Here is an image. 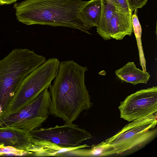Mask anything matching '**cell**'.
Segmentation results:
<instances>
[{
	"instance_id": "cell-1",
	"label": "cell",
	"mask_w": 157,
	"mask_h": 157,
	"mask_svg": "<svg viewBox=\"0 0 157 157\" xmlns=\"http://www.w3.org/2000/svg\"><path fill=\"white\" fill-rule=\"evenodd\" d=\"M87 70L86 66L73 60L60 62L58 74L49 87L51 114L71 123L93 106L85 83Z\"/></svg>"
},
{
	"instance_id": "cell-2",
	"label": "cell",
	"mask_w": 157,
	"mask_h": 157,
	"mask_svg": "<svg viewBox=\"0 0 157 157\" xmlns=\"http://www.w3.org/2000/svg\"><path fill=\"white\" fill-rule=\"evenodd\" d=\"M87 1L82 0H25L13 7L17 20L26 25L62 26L88 34L90 29L79 12Z\"/></svg>"
},
{
	"instance_id": "cell-3",
	"label": "cell",
	"mask_w": 157,
	"mask_h": 157,
	"mask_svg": "<svg viewBox=\"0 0 157 157\" xmlns=\"http://www.w3.org/2000/svg\"><path fill=\"white\" fill-rule=\"evenodd\" d=\"M46 60L44 56L27 48L13 49L0 60V113L5 109L24 79Z\"/></svg>"
},
{
	"instance_id": "cell-4",
	"label": "cell",
	"mask_w": 157,
	"mask_h": 157,
	"mask_svg": "<svg viewBox=\"0 0 157 157\" xmlns=\"http://www.w3.org/2000/svg\"><path fill=\"white\" fill-rule=\"evenodd\" d=\"M60 63L57 58H49L29 74L0 115L19 110L34 100L45 89L48 88L58 74Z\"/></svg>"
},
{
	"instance_id": "cell-5",
	"label": "cell",
	"mask_w": 157,
	"mask_h": 157,
	"mask_svg": "<svg viewBox=\"0 0 157 157\" xmlns=\"http://www.w3.org/2000/svg\"><path fill=\"white\" fill-rule=\"evenodd\" d=\"M157 113L134 120L126 124L105 142L112 146L117 154L147 144L157 134Z\"/></svg>"
},
{
	"instance_id": "cell-6",
	"label": "cell",
	"mask_w": 157,
	"mask_h": 157,
	"mask_svg": "<svg viewBox=\"0 0 157 157\" xmlns=\"http://www.w3.org/2000/svg\"><path fill=\"white\" fill-rule=\"evenodd\" d=\"M50 114V95L47 88L19 110L0 115V127H11L30 132L40 127Z\"/></svg>"
},
{
	"instance_id": "cell-7",
	"label": "cell",
	"mask_w": 157,
	"mask_h": 157,
	"mask_svg": "<svg viewBox=\"0 0 157 157\" xmlns=\"http://www.w3.org/2000/svg\"><path fill=\"white\" fill-rule=\"evenodd\" d=\"M30 133L34 138L48 140L65 148L78 147L93 137L90 132L73 123L53 127H40Z\"/></svg>"
},
{
	"instance_id": "cell-8",
	"label": "cell",
	"mask_w": 157,
	"mask_h": 157,
	"mask_svg": "<svg viewBox=\"0 0 157 157\" xmlns=\"http://www.w3.org/2000/svg\"><path fill=\"white\" fill-rule=\"evenodd\" d=\"M120 117L130 122L157 111V86L136 91L118 107Z\"/></svg>"
},
{
	"instance_id": "cell-9",
	"label": "cell",
	"mask_w": 157,
	"mask_h": 157,
	"mask_svg": "<svg viewBox=\"0 0 157 157\" xmlns=\"http://www.w3.org/2000/svg\"><path fill=\"white\" fill-rule=\"evenodd\" d=\"M32 138L29 132L11 127H0V148L10 147L29 152Z\"/></svg>"
},
{
	"instance_id": "cell-10",
	"label": "cell",
	"mask_w": 157,
	"mask_h": 157,
	"mask_svg": "<svg viewBox=\"0 0 157 157\" xmlns=\"http://www.w3.org/2000/svg\"><path fill=\"white\" fill-rule=\"evenodd\" d=\"M31 145L28 151L31 153V156L61 157L62 154L69 151L78 148L90 147L86 144L70 148L62 147L57 144L46 140L39 139L32 137Z\"/></svg>"
},
{
	"instance_id": "cell-11",
	"label": "cell",
	"mask_w": 157,
	"mask_h": 157,
	"mask_svg": "<svg viewBox=\"0 0 157 157\" xmlns=\"http://www.w3.org/2000/svg\"><path fill=\"white\" fill-rule=\"evenodd\" d=\"M115 73L122 82L129 83L133 85L139 83L147 84L150 77L148 72L137 68L133 62L128 63L116 70Z\"/></svg>"
},
{
	"instance_id": "cell-12",
	"label": "cell",
	"mask_w": 157,
	"mask_h": 157,
	"mask_svg": "<svg viewBox=\"0 0 157 157\" xmlns=\"http://www.w3.org/2000/svg\"><path fill=\"white\" fill-rule=\"evenodd\" d=\"M114 154H116V152L113 147L103 141L91 145L90 149L78 148L63 153L61 157L104 156Z\"/></svg>"
},
{
	"instance_id": "cell-13",
	"label": "cell",
	"mask_w": 157,
	"mask_h": 157,
	"mask_svg": "<svg viewBox=\"0 0 157 157\" xmlns=\"http://www.w3.org/2000/svg\"><path fill=\"white\" fill-rule=\"evenodd\" d=\"M79 13L90 29L94 27H97L101 16V0H90L87 1L80 10Z\"/></svg>"
},
{
	"instance_id": "cell-14",
	"label": "cell",
	"mask_w": 157,
	"mask_h": 157,
	"mask_svg": "<svg viewBox=\"0 0 157 157\" xmlns=\"http://www.w3.org/2000/svg\"><path fill=\"white\" fill-rule=\"evenodd\" d=\"M137 10H134L132 14L131 20L134 33L137 41L138 48L140 65L141 66L142 70L146 71V60L144 54L142 43L141 36L142 29L137 15Z\"/></svg>"
},
{
	"instance_id": "cell-15",
	"label": "cell",
	"mask_w": 157,
	"mask_h": 157,
	"mask_svg": "<svg viewBox=\"0 0 157 157\" xmlns=\"http://www.w3.org/2000/svg\"><path fill=\"white\" fill-rule=\"evenodd\" d=\"M101 13L100 20L97 27L96 32L100 36L105 30L107 24L115 12V7L108 0H101Z\"/></svg>"
},
{
	"instance_id": "cell-16",
	"label": "cell",
	"mask_w": 157,
	"mask_h": 157,
	"mask_svg": "<svg viewBox=\"0 0 157 157\" xmlns=\"http://www.w3.org/2000/svg\"><path fill=\"white\" fill-rule=\"evenodd\" d=\"M115 7L116 12L132 16V11L130 9L127 0H108Z\"/></svg>"
},
{
	"instance_id": "cell-17",
	"label": "cell",
	"mask_w": 157,
	"mask_h": 157,
	"mask_svg": "<svg viewBox=\"0 0 157 157\" xmlns=\"http://www.w3.org/2000/svg\"><path fill=\"white\" fill-rule=\"evenodd\" d=\"M148 0H127L130 10L133 11L141 8L147 3Z\"/></svg>"
},
{
	"instance_id": "cell-18",
	"label": "cell",
	"mask_w": 157,
	"mask_h": 157,
	"mask_svg": "<svg viewBox=\"0 0 157 157\" xmlns=\"http://www.w3.org/2000/svg\"><path fill=\"white\" fill-rule=\"evenodd\" d=\"M18 0H0V6L11 4L16 2Z\"/></svg>"
},
{
	"instance_id": "cell-19",
	"label": "cell",
	"mask_w": 157,
	"mask_h": 157,
	"mask_svg": "<svg viewBox=\"0 0 157 157\" xmlns=\"http://www.w3.org/2000/svg\"><path fill=\"white\" fill-rule=\"evenodd\" d=\"M1 109L0 107V113H1Z\"/></svg>"
}]
</instances>
